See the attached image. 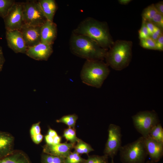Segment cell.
I'll return each mask as SVG.
<instances>
[{
	"mask_svg": "<svg viewBox=\"0 0 163 163\" xmlns=\"http://www.w3.org/2000/svg\"><path fill=\"white\" fill-rule=\"evenodd\" d=\"M73 33L88 37L107 50L114 42L107 24L92 18H87L82 21Z\"/></svg>",
	"mask_w": 163,
	"mask_h": 163,
	"instance_id": "obj_1",
	"label": "cell"
},
{
	"mask_svg": "<svg viewBox=\"0 0 163 163\" xmlns=\"http://www.w3.org/2000/svg\"><path fill=\"white\" fill-rule=\"evenodd\" d=\"M70 47L74 54L89 60H103L107 51L88 37L74 33L70 38Z\"/></svg>",
	"mask_w": 163,
	"mask_h": 163,
	"instance_id": "obj_2",
	"label": "cell"
},
{
	"mask_svg": "<svg viewBox=\"0 0 163 163\" xmlns=\"http://www.w3.org/2000/svg\"><path fill=\"white\" fill-rule=\"evenodd\" d=\"M132 46L130 41L118 40L114 42L107 51L105 58L107 64L117 71L126 68L131 60Z\"/></svg>",
	"mask_w": 163,
	"mask_h": 163,
	"instance_id": "obj_3",
	"label": "cell"
},
{
	"mask_svg": "<svg viewBox=\"0 0 163 163\" xmlns=\"http://www.w3.org/2000/svg\"><path fill=\"white\" fill-rule=\"evenodd\" d=\"M109 73L108 66L102 60H87L82 68L80 77L84 83L99 88Z\"/></svg>",
	"mask_w": 163,
	"mask_h": 163,
	"instance_id": "obj_4",
	"label": "cell"
},
{
	"mask_svg": "<svg viewBox=\"0 0 163 163\" xmlns=\"http://www.w3.org/2000/svg\"><path fill=\"white\" fill-rule=\"evenodd\" d=\"M119 152L122 163H145L148 156L142 136L122 146Z\"/></svg>",
	"mask_w": 163,
	"mask_h": 163,
	"instance_id": "obj_5",
	"label": "cell"
},
{
	"mask_svg": "<svg viewBox=\"0 0 163 163\" xmlns=\"http://www.w3.org/2000/svg\"><path fill=\"white\" fill-rule=\"evenodd\" d=\"M132 118L135 129L144 138L148 137L152 129L160 123L157 113L154 110L140 111Z\"/></svg>",
	"mask_w": 163,
	"mask_h": 163,
	"instance_id": "obj_6",
	"label": "cell"
},
{
	"mask_svg": "<svg viewBox=\"0 0 163 163\" xmlns=\"http://www.w3.org/2000/svg\"><path fill=\"white\" fill-rule=\"evenodd\" d=\"M23 27H41L47 20L38 0H28L23 2Z\"/></svg>",
	"mask_w": 163,
	"mask_h": 163,
	"instance_id": "obj_7",
	"label": "cell"
},
{
	"mask_svg": "<svg viewBox=\"0 0 163 163\" xmlns=\"http://www.w3.org/2000/svg\"><path fill=\"white\" fill-rule=\"evenodd\" d=\"M122 137L120 127L110 124L108 129V138L104 150V155L113 159L122 146Z\"/></svg>",
	"mask_w": 163,
	"mask_h": 163,
	"instance_id": "obj_8",
	"label": "cell"
},
{
	"mask_svg": "<svg viewBox=\"0 0 163 163\" xmlns=\"http://www.w3.org/2000/svg\"><path fill=\"white\" fill-rule=\"evenodd\" d=\"M23 2H16L12 5L3 18L6 30H20L23 25Z\"/></svg>",
	"mask_w": 163,
	"mask_h": 163,
	"instance_id": "obj_9",
	"label": "cell"
},
{
	"mask_svg": "<svg viewBox=\"0 0 163 163\" xmlns=\"http://www.w3.org/2000/svg\"><path fill=\"white\" fill-rule=\"evenodd\" d=\"M6 38L8 46L15 53H25L27 47L20 30H6Z\"/></svg>",
	"mask_w": 163,
	"mask_h": 163,
	"instance_id": "obj_10",
	"label": "cell"
},
{
	"mask_svg": "<svg viewBox=\"0 0 163 163\" xmlns=\"http://www.w3.org/2000/svg\"><path fill=\"white\" fill-rule=\"evenodd\" d=\"M53 52L52 45L41 42L28 48L25 54L28 56L38 61H47Z\"/></svg>",
	"mask_w": 163,
	"mask_h": 163,
	"instance_id": "obj_11",
	"label": "cell"
},
{
	"mask_svg": "<svg viewBox=\"0 0 163 163\" xmlns=\"http://www.w3.org/2000/svg\"><path fill=\"white\" fill-rule=\"evenodd\" d=\"M41 27L24 26L20 30L27 48L41 42Z\"/></svg>",
	"mask_w": 163,
	"mask_h": 163,
	"instance_id": "obj_12",
	"label": "cell"
},
{
	"mask_svg": "<svg viewBox=\"0 0 163 163\" xmlns=\"http://www.w3.org/2000/svg\"><path fill=\"white\" fill-rule=\"evenodd\" d=\"M144 138L147 153L150 160L155 163L158 162L163 156V143L149 137Z\"/></svg>",
	"mask_w": 163,
	"mask_h": 163,
	"instance_id": "obj_13",
	"label": "cell"
},
{
	"mask_svg": "<svg viewBox=\"0 0 163 163\" xmlns=\"http://www.w3.org/2000/svg\"><path fill=\"white\" fill-rule=\"evenodd\" d=\"M74 145L67 141L55 145L46 144L43 152L65 158L73 149Z\"/></svg>",
	"mask_w": 163,
	"mask_h": 163,
	"instance_id": "obj_14",
	"label": "cell"
},
{
	"mask_svg": "<svg viewBox=\"0 0 163 163\" xmlns=\"http://www.w3.org/2000/svg\"><path fill=\"white\" fill-rule=\"evenodd\" d=\"M57 35V26L53 21L47 20L41 26V43L52 45Z\"/></svg>",
	"mask_w": 163,
	"mask_h": 163,
	"instance_id": "obj_15",
	"label": "cell"
},
{
	"mask_svg": "<svg viewBox=\"0 0 163 163\" xmlns=\"http://www.w3.org/2000/svg\"><path fill=\"white\" fill-rule=\"evenodd\" d=\"M14 136L10 133L0 131V158L14 150Z\"/></svg>",
	"mask_w": 163,
	"mask_h": 163,
	"instance_id": "obj_16",
	"label": "cell"
},
{
	"mask_svg": "<svg viewBox=\"0 0 163 163\" xmlns=\"http://www.w3.org/2000/svg\"><path fill=\"white\" fill-rule=\"evenodd\" d=\"M0 163H32L28 155L23 151L14 150L10 154L0 158Z\"/></svg>",
	"mask_w": 163,
	"mask_h": 163,
	"instance_id": "obj_17",
	"label": "cell"
},
{
	"mask_svg": "<svg viewBox=\"0 0 163 163\" xmlns=\"http://www.w3.org/2000/svg\"><path fill=\"white\" fill-rule=\"evenodd\" d=\"M43 14L47 20L53 21L57 8V6L54 0H38Z\"/></svg>",
	"mask_w": 163,
	"mask_h": 163,
	"instance_id": "obj_18",
	"label": "cell"
},
{
	"mask_svg": "<svg viewBox=\"0 0 163 163\" xmlns=\"http://www.w3.org/2000/svg\"><path fill=\"white\" fill-rule=\"evenodd\" d=\"M73 149L80 155L85 154L88 155L94 150L91 145L80 139L74 145Z\"/></svg>",
	"mask_w": 163,
	"mask_h": 163,
	"instance_id": "obj_19",
	"label": "cell"
},
{
	"mask_svg": "<svg viewBox=\"0 0 163 163\" xmlns=\"http://www.w3.org/2000/svg\"><path fill=\"white\" fill-rule=\"evenodd\" d=\"M148 137L158 142L163 143V128L160 123L152 129Z\"/></svg>",
	"mask_w": 163,
	"mask_h": 163,
	"instance_id": "obj_20",
	"label": "cell"
},
{
	"mask_svg": "<svg viewBox=\"0 0 163 163\" xmlns=\"http://www.w3.org/2000/svg\"><path fill=\"white\" fill-rule=\"evenodd\" d=\"M78 118V115L74 113L63 116L57 120L56 121L58 123H64L67 125L68 127L75 128Z\"/></svg>",
	"mask_w": 163,
	"mask_h": 163,
	"instance_id": "obj_21",
	"label": "cell"
},
{
	"mask_svg": "<svg viewBox=\"0 0 163 163\" xmlns=\"http://www.w3.org/2000/svg\"><path fill=\"white\" fill-rule=\"evenodd\" d=\"M63 136L67 142L69 141L74 145L79 139L77 136L75 128L68 127L65 129L63 132Z\"/></svg>",
	"mask_w": 163,
	"mask_h": 163,
	"instance_id": "obj_22",
	"label": "cell"
},
{
	"mask_svg": "<svg viewBox=\"0 0 163 163\" xmlns=\"http://www.w3.org/2000/svg\"><path fill=\"white\" fill-rule=\"evenodd\" d=\"M157 13L154 4H152L143 10L142 14V20L145 22H150Z\"/></svg>",
	"mask_w": 163,
	"mask_h": 163,
	"instance_id": "obj_23",
	"label": "cell"
},
{
	"mask_svg": "<svg viewBox=\"0 0 163 163\" xmlns=\"http://www.w3.org/2000/svg\"><path fill=\"white\" fill-rule=\"evenodd\" d=\"M41 163H65L64 158L43 152L41 155Z\"/></svg>",
	"mask_w": 163,
	"mask_h": 163,
	"instance_id": "obj_24",
	"label": "cell"
},
{
	"mask_svg": "<svg viewBox=\"0 0 163 163\" xmlns=\"http://www.w3.org/2000/svg\"><path fill=\"white\" fill-rule=\"evenodd\" d=\"M15 2L13 0H0V17L4 18Z\"/></svg>",
	"mask_w": 163,
	"mask_h": 163,
	"instance_id": "obj_25",
	"label": "cell"
},
{
	"mask_svg": "<svg viewBox=\"0 0 163 163\" xmlns=\"http://www.w3.org/2000/svg\"><path fill=\"white\" fill-rule=\"evenodd\" d=\"M109 157L105 155L100 156L93 155L88 156L87 159H85L83 163H109Z\"/></svg>",
	"mask_w": 163,
	"mask_h": 163,
	"instance_id": "obj_26",
	"label": "cell"
},
{
	"mask_svg": "<svg viewBox=\"0 0 163 163\" xmlns=\"http://www.w3.org/2000/svg\"><path fill=\"white\" fill-rule=\"evenodd\" d=\"M85 159L75 151L71 152L64 158L65 163H83Z\"/></svg>",
	"mask_w": 163,
	"mask_h": 163,
	"instance_id": "obj_27",
	"label": "cell"
},
{
	"mask_svg": "<svg viewBox=\"0 0 163 163\" xmlns=\"http://www.w3.org/2000/svg\"><path fill=\"white\" fill-rule=\"evenodd\" d=\"M139 44L145 49L156 50L155 41L150 37L140 40Z\"/></svg>",
	"mask_w": 163,
	"mask_h": 163,
	"instance_id": "obj_28",
	"label": "cell"
},
{
	"mask_svg": "<svg viewBox=\"0 0 163 163\" xmlns=\"http://www.w3.org/2000/svg\"><path fill=\"white\" fill-rule=\"evenodd\" d=\"M150 22L157 27L163 30V15L157 13Z\"/></svg>",
	"mask_w": 163,
	"mask_h": 163,
	"instance_id": "obj_29",
	"label": "cell"
},
{
	"mask_svg": "<svg viewBox=\"0 0 163 163\" xmlns=\"http://www.w3.org/2000/svg\"><path fill=\"white\" fill-rule=\"evenodd\" d=\"M139 36L140 40L146 38L150 37L145 21L142 20L141 27L139 30Z\"/></svg>",
	"mask_w": 163,
	"mask_h": 163,
	"instance_id": "obj_30",
	"label": "cell"
},
{
	"mask_svg": "<svg viewBox=\"0 0 163 163\" xmlns=\"http://www.w3.org/2000/svg\"><path fill=\"white\" fill-rule=\"evenodd\" d=\"M40 124V122H39L32 125L30 130L31 136L41 133Z\"/></svg>",
	"mask_w": 163,
	"mask_h": 163,
	"instance_id": "obj_31",
	"label": "cell"
},
{
	"mask_svg": "<svg viewBox=\"0 0 163 163\" xmlns=\"http://www.w3.org/2000/svg\"><path fill=\"white\" fill-rule=\"evenodd\" d=\"M156 50H163V34L161 35L155 41Z\"/></svg>",
	"mask_w": 163,
	"mask_h": 163,
	"instance_id": "obj_32",
	"label": "cell"
},
{
	"mask_svg": "<svg viewBox=\"0 0 163 163\" xmlns=\"http://www.w3.org/2000/svg\"><path fill=\"white\" fill-rule=\"evenodd\" d=\"M145 22L150 37L158 27L151 22L145 21Z\"/></svg>",
	"mask_w": 163,
	"mask_h": 163,
	"instance_id": "obj_33",
	"label": "cell"
},
{
	"mask_svg": "<svg viewBox=\"0 0 163 163\" xmlns=\"http://www.w3.org/2000/svg\"><path fill=\"white\" fill-rule=\"evenodd\" d=\"M31 137L33 141L37 144L40 143L42 141L43 138V136L41 133Z\"/></svg>",
	"mask_w": 163,
	"mask_h": 163,
	"instance_id": "obj_34",
	"label": "cell"
},
{
	"mask_svg": "<svg viewBox=\"0 0 163 163\" xmlns=\"http://www.w3.org/2000/svg\"><path fill=\"white\" fill-rule=\"evenodd\" d=\"M162 34H163V30L158 28L150 36V37L155 41Z\"/></svg>",
	"mask_w": 163,
	"mask_h": 163,
	"instance_id": "obj_35",
	"label": "cell"
},
{
	"mask_svg": "<svg viewBox=\"0 0 163 163\" xmlns=\"http://www.w3.org/2000/svg\"><path fill=\"white\" fill-rule=\"evenodd\" d=\"M154 6L157 12L163 15V2L162 1L159 2L154 4Z\"/></svg>",
	"mask_w": 163,
	"mask_h": 163,
	"instance_id": "obj_36",
	"label": "cell"
},
{
	"mask_svg": "<svg viewBox=\"0 0 163 163\" xmlns=\"http://www.w3.org/2000/svg\"><path fill=\"white\" fill-rule=\"evenodd\" d=\"M5 61V59L2 48L0 46V73L2 69Z\"/></svg>",
	"mask_w": 163,
	"mask_h": 163,
	"instance_id": "obj_37",
	"label": "cell"
},
{
	"mask_svg": "<svg viewBox=\"0 0 163 163\" xmlns=\"http://www.w3.org/2000/svg\"><path fill=\"white\" fill-rule=\"evenodd\" d=\"M54 137H52L47 134L46 135L44 136V138L46 144L49 145H53Z\"/></svg>",
	"mask_w": 163,
	"mask_h": 163,
	"instance_id": "obj_38",
	"label": "cell"
},
{
	"mask_svg": "<svg viewBox=\"0 0 163 163\" xmlns=\"http://www.w3.org/2000/svg\"><path fill=\"white\" fill-rule=\"evenodd\" d=\"M47 134L52 137H54L58 135L57 133L55 130L50 128L49 129Z\"/></svg>",
	"mask_w": 163,
	"mask_h": 163,
	"instance_id": "obj_39",
	"label": "cell"
},
{
	"mask_svg": "<svg viewBox=\"0 0 163 163\" xmlns=\"http://www.w3.org/2000/svg\"><path fill=\"white\" fill-rule=\"evenodd\" d=\"M132 0H119V3L121 5H126L128 4Z\"/></svg>",
	"mask_w": 163,
	"mask_h": 163,
	"instance_id": "obj_40",
	"label": "cell"
},
{
	"mask_svg": "<svg viewBox=\"0 0 163 163\" xmlns=\"http://www.w3.org/2000/svg\"><path fill=\"white\" fill-rule=\"evenodd\" d=\"M145 163H155L151 160H148L145 162Z\"/></svg>",
	"mask_w": 163,
	"mask_h": 163,
	"instance_id": "obj_41",
	"label": "cell"
},
{
	"mask_svg": "<svg viewBox=\"0 0 163 163\" xmlns=\"http://www.w3.org/2000/svg\"><path fill=\"white\" fill-rule=\"evenodd\" d=\"M109 163H115L113 161V159H111V161Z\"/></svg>",
	"mask_w": 163,
	"mask_h": 163,
	"instance_id": "obj_42",
	"label": "cell"
}]
</instances>
